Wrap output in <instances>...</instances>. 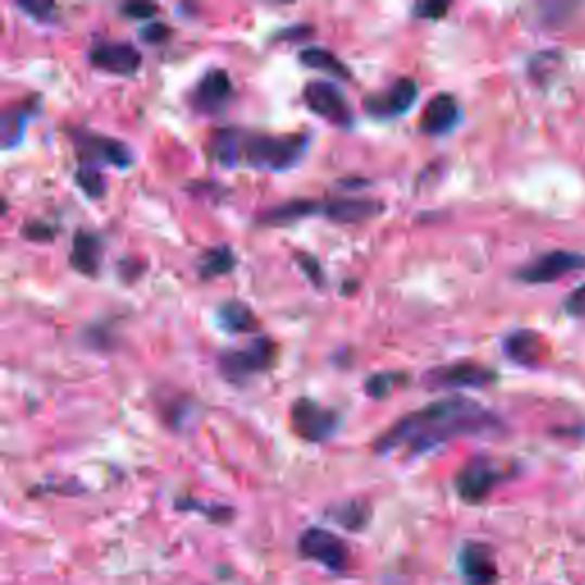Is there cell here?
Returning <instances> with one entry per match:
<instances>
[{
	"label": "cell",
	"mask_w": 585,
	"mask_h": 585,
	"mask_svg": "<svg viewBox=\"0 0 585 585\" xmlns=\"http://www.w3.org/2000/svg\"><path fill=\"white\" fill-rule=\"evenodd\" d=\"M76 183L92 200H101L105 194V181H103V175L97 165L80 163V167L76 169Z\"/></svg>",
	"instance_id": "26"
},
{
	"label": "cell",
	"mask_w": 585,
	"mask_h": 585,
	"mask_svg": "<svg viewBox=\"0 0 585 585\" xmlns=\"http://www.w3.org/2000/svg\"><path fill=\"white\" fill-rule=\"evenodd\" d=\"M231 78L225 69H211L200 78V82L194 85L190 92V103L198 113L204 115H215L220 113L231 99Z\"/></svg>",
	"instance_id": "13"
},
{
	"label": "cell",
	"mask_w": 585,
	"mask_h": 585,
	"mask_svg": "<svg viewBox=\"0 0 585 585\" xmlns=\"http://www.w3.org/2000/svg\"><path fill=\"white\" fill-rule=\"evenodd\" d=\"M275 364V343L268 336H258L241 351L220 355V373L229 382H245L258 373L268 371Z\"/></svg>",
	"instance_id": "5"
},
{
	"label": "cell",
	"mask_w": 585,
	"mask_h": 585,
	"mask_svg": "<svg viewBox=\"0 0 585 585\" xmlns=\"http://www.w3.org/2000/svg\"><path fill=\"white\" fill-rule=\"evenodd\" d=\"M18 8L24 12H28L33 18H39V21H49L55 14L53 3H18Z\"/></svg>",
	"instance_id": "32"
},
{
	"label": "cell",
	"mask_w": 585,
	"mask_h": 585,
	"mask_svg": "<svg viewBox=\"0 0 585 585\" xmlns=\"http://www.w3.org/2000/svg\"><path fill=\"white\" fill-rule=\"evenodd\" d=\"M341 425V417L334 409L320 407L316 400L300 398L291 409V428L305 442L330 440Z\"/></svg>",
	"instance_id": "6"
},
{
	"label": "cell",
	"mask_w": 585,
	"mask_h": 585,
	"mask_svg": "<svg viewBox=\"0 0 585 585\" xmlns=\"http://www.w3.org/2000/svg\"><path fill=\"white\" fill-rule=\"evenodd\" d=\"M233 268H236V256H233L231 247H227V245L213 247V250L204 252L200 258V277L202 279L222 277V275L231 272Z\"/></svg>",
	"instance_id": "25"
},
{
	"label": "cell",
	"mask_w": 585,
	"mask_h": 585,
	"mask_svg": "<svg viewBox=\"0 0 585 585\" xmlns=\"http://www.w3.org/2000/svg\"><path fill=\"white\" fill-rule=\"evenodd\" d=\"M328 517L334 519V522L341 529H348L353 533H359L368 524H371V506L353 498V501H343V504H336V506L328 508Z\"/></svg>",
	"instance_id": "23"
},
{
	"label": "cell",
	"mask_w": 585,
	"mask_h": 585,
	"mask_svg": "<svg viewBox=\"0 0 585 585\" xmlns=\"http://www.w3.org/2000/svg\"><path fill=\"white\" fill-rule=\"evenodd\" d=\"M122 12L128 18H154L158 8L156 5H147V3H133V5H124Z\"/></svg>",
	"instance_id": "33"
},
{
	"label": "cell",
	"mask_w": 585,
	"mask_h": 585,
	"mask_svg": "<svg viewBox=\"0 0 585 585\" xmlns=\"http://www.w3.org/2000/svg\"><path fill=\"white\" fill-rule=\"evenodd\" d=\"M69 133H72L74 147L80 156V163L97 165V167H99V163L113 165V167H128L133 161L131 149L115 138L80 131V128H74V131H69Z\"/></svg>",
	"instance_id": "10"
},
{
	"label": "cell",
	"mask_w": 585,
	"mask_h": 585,
	"mask_svg": "<svg viewBox=\"0 0 585 585\" xmlns=\"http://www.w3.org/2000/svg\"><path fill=\"white\" fill-rule=\"evenodd\" d=\"M504 353L510 361L522 366H537L547 357V343L533 330H517L506 336Z\"/></svg>",
	"instance_id": "16"
},
{
	"label": "cell",
	"mask_w": 585,
	"mask_h": 585,
	"mask_svg": "<svg viewBox=\"0 0 585 585\" xmlns=\"http://www.w3.org/2000/svg\"><path fill=\"white\" fill-rule=\"evenodd\" d=\"M90 62L97 69L115 76H131L140 69L142 55L128 41H101L90 51Z\"/></svg>",
	"instance_id": "14"
},
{
	"label": "cell",
	"mask_w": 585,
	"mask_h": 585,
	"mask_svg": "<svg viewBox=\"0 0 585 585\" xmlns=\"http://www.w3.org/2000/svg\"><path fill=\"white\" fill-rule=\"evenodd\" d=\"M407 380V376L403 373H378L373 378H368L364 384V392L371 398H386L392 396V392L396 386H400Z\"/></svg>",
	"instance_id": "27"
},
{
	"label": "cell",
	"mask_w": 585,
	"mask_h": 585,
	"mask_svg": "<svg viewBox=\"0 0 585 585\" xmlns=\"http://www.w3.org/2000/svg\"><path fill=\"white\" fill-rule=\"evenodd\" d=\"M24 233H26L28 241H41V243H47V241H51V238H53V229L49 225L41 222V220L26 225L24 227Z\"/></svg>",
	"instance_id": "31"
},
{
	"label": "cell",
	"mask_w": 585,
	"mask_h": 585,
	"mask_svg": "<svg viewBox=\"0 0 585 585\" xmlns=\"http://www.w3.org/2000/svg\"><path fill=\"white\" fill-rule=\"evenodd\" d=\"M578 270H585V254L556 250L539 254L531 264L519 268L517 279L526 281V284H554V281Z\"/></svg>",
	"instance_id": "7"
},
{
	"label": "cell",
	"mask_w": 585,
	"mask_h": 585,
	"mask_svg": "<svg viewBox=\"0 0 585 585\" xmlns=\"http://www.w3.org/2000/svg\"><path fill=\"white\" fill-rule=\"evenodd\" d=\"M460 122V103L453 94L432 97L421 115V131L425 136H444Z\"/></svg>",
	"instance_id": "15"
},
{
	"label": "cell",
	"mask_w": 585,
	"mask_h": 585,
	"mask_svg": "<svg viewBox=\"0 0 585 585\" xmlns=\"http://www.w3.org/2000/svg\"><path fill=\"white\" fill-rule=\"evenodd\" d=\"M307 107L322 117L325 122L336 124V126H351L353 124V107L345 99V94L336 88L330 80H311L305 85V92H302Z\"/></svg>",
	"instance_id": "8"
},
{
	"label": "cell",
	"mask_w": 585,
	"mask_h": 585,
	"mask_svg": "<svg viewBox=\"0 0 585 585\" xmlns=\"http://www.w3.org/2000/svg\"><path fill=\"white\" fill-rule=\"evenodd\" d=\"M177 508H183V510H200V512H204L208 519H211V522H229V519L233 517V510L231 508H222V506H215V508H208V506H202L200 501H188V498H186V501H179L177 504Z\"/></svg>",
	"instance_id": "28"
},
{
	"label": "cell",
	"mask_w": 585,
	"mask_h": 585,
	"mask_svg": "<svg viewBox=\"0 0 585 585\" xmlns=\"http://www.w3.org/2000/svg\"><path fill=\"white\" fill-rule=\"evenodd\" d=\"M428 389H483L496 382L492 368L475 361H455L432 368L423 376Z\"/></svg>",
	"instance_id": "9"
},
{
	"label": "cell",
	"mask_w": 585,
	"mask_h": 585,
	"mask_svg": "<svg viewBox=\"0 0 585 585\" xmlns=\"http://www.w3.org/2000/svg\"><path fill=\"white\" fill-rule=\"evenodd\" d=\"M311 213H320V204L311 200H293L287 204H279L275 208H268L266 213L258 215V222L270 225V227H281V225H291L302 218H307Z\"/></svg>",
	"instance_id": "22"
},
{
	"label": "cell",
	"mask_w": 585,
	"mask_h": 585,
	"mask_svg": "<svg viewBox=\"0 0 585 585\" xmlns=\"http://www.w3.org/2000/svg\"><path fill=\"white\" fill-rule=\"evenodd\" d=\"M300 62L305 64V67H309V69L332 74V76L343 78V80L353 78V72H351L348 67H345V64L339 60L336 53H332V51H328V49H320V47L305 49V51L300 53Z\"/></svg>",
	"instance_id": "24"
},
{
	"label": "cell",
	"mask_w": 585,
	"mask_h": 585,
	"mask_svg": "<svg viewBox=\"0 0 585 585\" xmlns=\"http://www.w3.org/2000/svg\"><path fill=\"white\" fill-rule=\"evenodd\" d=\"M169 33L171 30L165 24H161V21H149V24L140 30L142 39L149 41V44H163Z\"/></svg>",
	"instance_id": "29"
},
{
	"label": "cell",
	"mask_w": 585,
	"mask_h": 585,
	"mask_svg": "<svg viewBox=\"0 0 585 585\" xmlns=\"http://www.w3.org/2000/svg\"><path fill=\"white\" fill-rule=\"evenodd\" d=\"M565 309L576 318H585V284L570 293V297L565 300Z\"/></svg>",
	"instance_id": "30"
},
{
	"label": "cell",
	"mask_w": 585,
	"mask_h": 585,
	"mask_svg": "<svg viewBox=\"0 0 585 585\" xmlns=\"http://www.w3.org/2000/svg\"><path fill=\"white\" fill-rule=\"evenodd\" d=\"M309 138L305 133L293 136H268V133H247L243 131L241 163L254 169L284 171L295 167L300 158L307 154Z\"/></svg>",
	"instance_id": "2"
},
{
	"label": "cell",
	"mask_w": 585,
	"mask_h": 585,
	"mask_svg": "<svg viewBox=\"0 0 585 585\" xmlns=\"http://www.w3.org/2000/svg\"><path fill=\"white\" fill-rule=\"evenodd\" d=\"M458 568L465 585H496V556L485 542H465L458 554Z\"/></svg>",
	"instance_id": "12"
},
{
	"label": "cell",
	"mask_w": 585,
	"mask_h": 585,
	"mask_svg": "<svg viewBox=\"0 0 585 585\" xmlns=\"http://www.w3.org/2000/svg\"><path fill=\"white\" fill-rule=\"evenodd\" d=\"M297 262H300V266L302 268H305L307 272H309V279H314V284H322V272H320V266H318V262H316V258L314 256H309V254H302L300 258H297Z\"/></svg>",
	"instance_id": "35"
},
{
	"label": "cell",
	"mask_w": 585,
	"mask_h": 585,
	"mask_svg": "<svg viewBox=\"0 0 585 585\" xmlns=\"http://www.w3.org/2000/svg\"><path fill=\"white\" fill-rule=\"evenodd\" d=\"M419 85L411 78H398L392 88L380 94H371L364 101V111L376 119H394L405 115L411 105L417 103Z\"/></svg>",
	"instance_id": "11"
},
{
	"label": "cell",
	"mask_w": 585,
	"mask_h": 585,
	"mask_svg": "<svg viewBox=\"0 0 585 585\" xmlns=\"http://www.w3.org/2000/svg\"><path fill=\"white\" fill-rule=\"evenodd\" d=\"M297 551L305 560L316 562L332 574H345L351 568V547L328 529H307L297 539Z\"/></svg>",
	"instance_id": "3"
},
{
	"label": "cell",
	"mask_w": 585,
	"mask_h": 585,
	"mask_svg": "<svg viewBox=\"0 0 585 585\" xmlns=\"http://www.w3.org/2000/svg\"><path fill=\"white\" fill-rule=\"evenodd\" d=\"M508 479V471L496 465L494 460L479 455V458L469 460L460 473L455 475V489H458L465 504H483L485 498L494 492V487L501 485Z\"/></svg>",
	"instance_id": "4"
},
{
	"label": "cell",
	"mask_w": 585,
	"mask_h": 585,
	"mask_svg": "<svg viewBox=\"0 0 585 585\" xmlns=\"http://www.w3.org/2000/svg\"><path fill=\"white\" fill-rule=\"evenodd\" d=\"M101 258H103L101 238L94 231L80 229L74 236V243H72V256H69L72 266L85 277H97L101 270Z\"/></svg>",
	"instance_id": "18"
},
{
	"label": "cell",
	"mask_w": 585,
	"mask_h": 585,
	"mask_svg": "<svg viewBox=\"0 0 585 585\" xmlns=\"http://www.w3.org/2000/svg\"><path fill=\"white\" fill-rule=\"evenodd\" d=\"M218 318L222 328L231 334H250L258 332V320L252 314V309L241 300H227L218 309Z\"/></svg>",
	"instance_id": "21"
},
{
	"label": "cell",
	"mask_w": 585,
	"mask_h": 585,
	"mask_svg": "<svg viewBox=\"0 0 585 585\" xmlns=\"http://www.w3.org/2000/svg\"><path fill=\"white\" fill-rule=\"evenodd\" d=\"M384 208L380 202L376 200H332L320 204V213L328 215L332 222H341V225H355V222H364L371 220L376 215H380Z\"/></svg>",
	"instance_id": "17"
},
{
	"label": "cell",
	"mask_w": 585,
	"mask_h": 585,
	"mask_svg": "<svg viewBox=\"0 0 585 585\" xmlns=\"http://www.w3.org/2000/svg\"><path fill=\"white\" fill-rule=\"evenodd\" d=\"M415 12L421 18H442L448 12V5L446 3H423V5H417Z\"/></svg>",
	"instance_id": "34"
},
{
	"label": "cell",
	"mask_w": 585,
	"mask_h": 585,
	"mask_svg": "<svg viewBox=\"0 0 585 585\" xmlns=\"http://www.w3.org/2000/svg\"><path fill=\"white\" fill-rule=\"evenodd\" d=\"M241 144L243 131L241 128H220L208 138V156L220 163L222 167H233L241 163Z\"/></svg>",
	"instance_id": "19"
},
{
	"label": "cell",
	"mask_w": 585,
	"mask_h": 585,
	"mask_svg": "<svg viewBox=\"0 0 585 585\" xmlns=\"http://www.w3.org/2000/svg\"><path fill=\"white\" fill-rule=\"evenodd\" d=\"M35 113H37L35 101L16 103L8 107L3 113V122H0V140H3L5 149H14L21 140H24L26 126L35 117Z\"/></svg>",
	"instance_id": "20"
},
{
	"label": "cell",
	"mask_w": 585,
	"mask_h": 585,
	"mask_svg": "<svg viewBox=\"0 0 585 585\" xmlns=\"http://www.w3.org/2000/svg\"><path fill=\"white\" fill-rule=\"evenodd\" d=\"M501 430V419L469 398H446L430 403L400 417L376 442V453L407 450L411 455L435 450L458 437L492 435Z\"/></svg>",
	"instance_id": "1"
}]
</instances>
